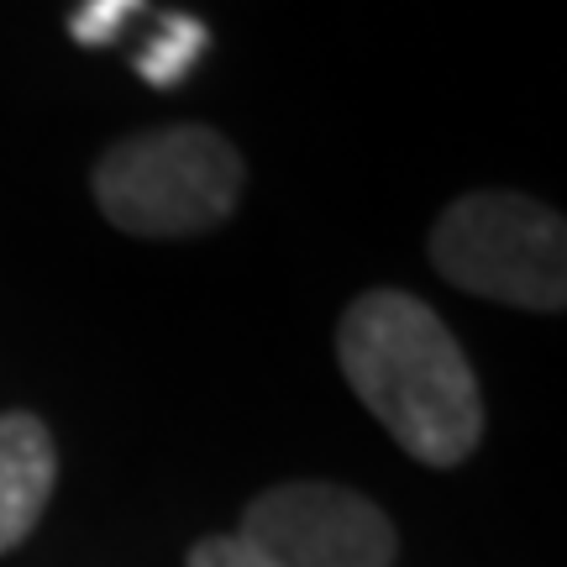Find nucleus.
Segmentation results:
<instances>
[{
    "mask_svg": "<svg viewBox=\"0 0 567 567\" xmlns=\"http://www.w3.org/2000/svg\"><path fill=\"white\" fill-rule=\"evenodd\" d=\"M243 179V153L221 132L179 122L116 142L95 163V200L132 237H200L231 221Z\"/></svg>",
    "mask_w": 567,
    "mask_h": 567,
    "instance_id": "f03ea898",
    "label": "nucleus"
},
{
    "mask_svg": "<svg viewBox=\"0 0 567 567\" xmlns=\"http://www.w3.org/2000/svg\"><path fill=\"white\" fill-rule=\"evenodd\" d=\"M431 268L467 295L557 316L567 305V226L530 195L478 189L436 216Z\"/></svg>",
    "mask_w": 567,
    "mask_h": 567,
    "instance_id": "7ed1b4c3",
    "label": "nucleus"
},
{
    "mask_svg": "<svg viewBox=\"0 0 567 567\" xmlns=\"http://www.w3.org/2000/svg\"><path fill=\"white\" fill-rule=\"evenodd\" d=\"M247 547L274 567H389L394 526L368 494L342 484H279L243 509Z\"/></svg>",
    "mask_w": 567,
    "mask_h": 567,
    "instance_id": "20e7f679",
    "label": "nucleus"
},
{
    "mask_svg": "<svg viewBox=\"0 0 567 567\" xmlns=\"http://www.w3.org/2000/svg\"><path fill=\"white\" fill-rule=\"evenodd\" d=\"M352 394L410 457L457 467L484 436V400L457 337L405 289H368L337 326Z\"/></svg>",
    "mask_w": 567,
    "mask_h": 567,
    "instance_id": "f257e3e1",
    "label": "nucleus"
},
{
    "mask_svg": "<svg viewBox=\"0 0 567 567\" xmlns=\"http://www.w3.org/2000/svg\"><path fill=\"white\" fill-rule=\"evenodd\" d=\"M205 42H210V27H205V21L168 11V17L158 21V38L137 53V74L153 84V90H174V84L195 69V59L205 53Z\"/></svg>",
    "mask_w": 567,
    "mask_h": 567,
    "instance_id": "423d86ee",
    "label": "nucleus"
},
{
    "mask_svg": "<svg viewBox=\"0 0 567 567\" xmlns=\"http://www.w3.org/2000/svg\"><path fill=\"white\" fill-rule=\"evenodd\" d=\"M189 567H274L258 547H247L243 536H205L189 547Z\"/></svg>",
    "mask_w": 567,
    "mask_h": 567,
    "instance_id": "6e6552de",
    "label": "nucleus"
},
{
    "mask_svg": "<svg viewBox=\"0 0 567 567\" xmlns=\"http://www.w3.org/2000/svg\"><path fill=\"white\" fill-rule=\"evenodd\" d=\"M59 478V452L38 415L11 410L0 415V551L21 547L48 509Z\"/></svg>",
    "mask_w": 567,
    "mask_h": 567,
    "instance_id": "39448f33",
    "label": "nucleus"
},
{
    "mask_svg": "<svg viewBox=\"0 0 567 567\" xmlns=\"http://www.w3.org/2000/svg\"><path fill=\"white\" fill-rule=\"evenodd\" d=\"M132 11H142V0H84L80 11L69 17V32L84 48H105V42H116V32L126 27Z\"/></svg>",
    "mask_w": 567,
    "mask_h": 567,
    "instance_id": "0eeeda50",
    "label": "nucleus"
}]
</instances>
